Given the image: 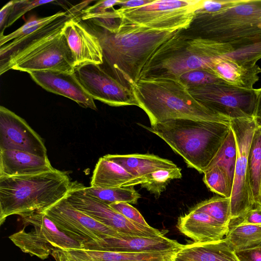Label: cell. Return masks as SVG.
Returning a JSON list of instances; mask_svg holds the SVG:
<instances>
[{
    "label": "cell",
    "instance_id": "cell-35",
    "mask_svg": "<svg viewBox=\"0 0 261 261\" xmlns=\"http://www.w3.org/2000/svg\"><path fill=\"white\" fill-rule=\"evenodd\" d=\"M179 80L188 88L223 82L212 68L199 69L186 72Z\"/></svg>",
    "mask_w": 261,
    "mask_h": 261
},
{
    "label": "cell",
    "instance_id": "cell-39",
    "mask_svg": "<svg viewBox=\"0 0 261 261\" xmlns=\"http://www.w3.org/2000/svg\"><path fill=\"white\" fill-rule=\"evenodd\" d=\"M119 0L99 1L92 6L88 7L82 11L84 15H95L106 12L114 8L119 2Z\"/></svg>",
    "mask_w": 261,
    "mask_h": 261
},
{
    "label": "cell",
    "instance_id": "cell-43",
    "mask_svg": "<svg viewBox=\"0 0 261 261\" xmlns=\"http://www.w3.org/2000/svg\"><path fill=\"white\" fill-rule=\"evenodd\" d=\"M255 92L256 103L252 117L256 124L261 125V88L255 89Z\"/></svg>",
    "mask_w": 261,
    "mask_h": 261
},
{
    "label": "cell",
    "instance_id": "cell-14",
    "mask_svg": "<svg viewBox=\"0 0 261 261\" xmlns=\"http://www.w3.org/2000/svg\"><path fill=\"white\" fill-rule=\"evenodd\" d=\"M83 185L72 182L66 198L74 208L99 222L126 236H143L146 227L133 222L109 204L85 193Z\"/></svg>",
    "mask_w": 261,
    "mask_h": 261
},
{
    "label": "cell",
    "instance_id": "cell-2",
    "mask_svg": "<svg viewBox=\"0 0 261 261\" xmlns=\"http://www.w3.org/2000/svg\"><path fill=\"white\" fill-rule=\"evenodd\" d=\"M79 19L98 38L102 50L103 63L109 69L107 72L130 90L140 80L144 66L158 49L179 31L150 29L122 19L119 31L112 33Z\"/></svg>",
    "mask_w": 261,
    "mask_h": 261
},
{
    "label": "cell",
    "instance_id": "cell-44",
    "mask_svg": "<svg viewBox=\"0 0 261 261\" xmlns=\"http://www.w3.org/2000/svg\"><path fill=\"white\" fill-rule=\"evenodd\" d=\"M51 255L56 261H73L66 257L61 250L54 251Z\"/></svg>",
    "mask_w": 261,
    "mask_h": 261
},
{
    "label": "cell",
    "instance_id": "cell-4",
    "mask_svg": "<svg viewBox=\"0 0 261 261\" xmlns=\"http://www.w3.org/2000/svg\"><path fill=\"white\" fill-rule=\"evenodd\" d=\"M232 51L228 44L178 31L164 42L144 66L140 79L174 78L192 70L212 68Z\"/></svg>",
    "mask_w": 261,
    "mask_h": 261
},
{
    "label": "cell",
    "instance_id": "cell-34",
    "mask_svg": "<svg viewBox=\"0 0 261 261\" xmlns=\"http://www.w3.org/2000/svg\"><path fill=\"white\" fill-rule=\"evenodd\" d=\"M80 19L91 22L112 33H116L119 31L122 21L117 9L114 8L98 14H82Z\"/></svg>",
    "mask_w": 261,
    "mask_h": 261
},
{
    "label": "cell",
    "instance_id": "cell-29",
    "mask_svg": "<svg viewBox=\"0 0 261 261\" xmlns=\"http://www.w3.org/2000/svg\"><path fill=\"white\" fill-rule=\"evenodd\" d=\"M83 190L87 195L99 200L108 204L115 202H127L135 204L141 197L134 187L119 188L86 187Z\"/></svg>",
    "mask_w": 261,
    "mask_h": 261
},
{
    "label": "cell",
    "instance_id": "cell-7",
    "mask_svg": "<svg viewBox=\"0 0 261 261\" xmlns=\"http://www.w3.org/2000/svg\"><path fill=\"white\" fill-rule=\"evenodd\" d=\"M73 17L68 11L45 34L0 64V74L10 69L28 73L44 70L74 72L72 53L62 33L65 22Z\"/></svg>",
    "mask_w": 261,
    "mask_h": 261
},
{
    "label": "cell",
    "instance_id": "cell-31",
    "mask_svg": "<svg viewBox=\"0 0 261 261\" xmlns=\"http://www.w3.org/2000/svg\"><path fill=\"white\" fill-rule=\"evenodd\" d=\"M181 171L178 167L156 170L145 176V181L140 185L158 198L172 180L181 178Z\"/></svg>",
    "mask_w": 261,
    "mask_h": 261
},
{
    "label": "cell",
    "instance_id": "cell-10",
    "mask_svg": "<svg viewBox=\"0 0 261 261\" xmlns=\"http://www.w3.org/2000/svg\"><path fill=\"white\" fill-rule=\"evenodd\" d=\"M188 90L205 107L230 119L253 116L255 89H242L220 82L189 87Z\"/></svg>",
    "mask_w": 261,
    "mask_h": 261
},
{
    "label": "cell",
    "instance_id": "cell-9",
    "mask_svg": "<svg viewBox=\"0 0 261 261\" xmlns=\"http://www.w3.org/2000/svg\"><path fill=\"white\" fill-rule=\"evenodd\" d=\"M202 0H154L135 8H119L125 21L155 30L180 31L187 29Z\"/></svg>",
    "mask_w": 261,
    "mask_h": 261
},
{
    "label": "cell",
    "instance_id": "cell-32",
    "mask_svg": "<svg viewBox=\"0 0 261 261\" xmlns=\"http://www.w3.org/2000/svg\"><path fill=\"white\" fill-rule=\"evenodd\" d=\"M67 13V11H60L45 17L39 18L32 17L31 19L27 21L23 25L13 32L7 35L0 36V47L10 41L19 39L32 34Z\"/></svg>",
    "mask_w": 261,
    "mask_h": 261
},
{
    "label": "cell",
    "instance_id": "cell-27",
    "mask_svg": "<svg viewBox=\"0 0 261 261\" xmlns=\"http://www.w3.org/2000/svg\"><path fill=\"white\" fill-rule=\"evenodd\" d=\"M225 239L234 251L261 247V224L229 226Z\"/></svg>",
    "mask_w": 261,
    "mask_h": 261
},
{
    "label": "cell",
    "instance_id": "cell-20",
    "mask_svg": "<svg viewBox=\"0 0 261 261\" xmlns=\"http://www.w3.org/2000/svg\"><path fill=\"white\" fill-rule=\"evenodd\" d=\"M54 168L48 157L16 150L0 149V177L36 174Z\"/></svg>",
    "mask_w": 261,
    "mask_h": 261
},
{
    "label": "cell",
    "instance_id": "cell-45",
    "mask_svg": "<svg viewBox=\"0 0 261 261\" xmlns=\"http://www.w3.org/2000/svg\"><path fill=\"white\" fill-rule=\"evenodd\" d=\"M259 195H260V206H261V184H260V187Z\"/></svg>",
    "mask_w": 261,
    "mask_h": 261
},
{
    "label": "cell",
    "instance_id": "cell-3",
    "mask_svg": "<svg viewBox=\"0 0 261 261\" xmlns=\"http://www.w3.org/2000/svg\"><path fill=\"white\" fill-rule=\"evenodd\" d=\"M132 91L151 125L178 119L230 122V118L208 109L197 101L177 79H140Z\"/></svg>",
    "mask_w": 261,
    "mask_h": 261
},
{
    "label": "cell",
    "instance_id": "cell-23",
    "mask_svg": "<svg viewBox=\"0 0 261 261\" xmlns=\"http://www.w3.org/2000/svg\"><path fill=\"white\" fill-rule=\"evenodd\" d=\"M212 69L223 82L248 90L254 89L261 73V68L257 64L244 63L226 58H222Z\"/></svg>",
    "mask_w": 261,
    "mask_h": 261
},
{
    "label": "cell",
    "instance_id": "cell-38",
    "mask_svg": "<svg viewBox=\"0 0 261 261\" xmlns=\"http://www.w3.org/2000/svg\"><path fill=\"white\" fill-rule=\"evenodd\" d=\"M241 224H261V206L256 205L239 218L231 220L229 226Z\"/></svg>",
    "mask_w": 261,
    "mask_h": 261
},
{
    "label": "cell",
    "instance_id": "cell-15",
    "mask_svg": "<svg viewBox=\"0 0 261 261\" xmlns=\"http://www.w3.org/2000/svg\"><path fill=\"white\" fill-rule=\"evenodd\" d=\"M0 149L16 150L47 157L42 138L24 119L0 107Z\"/></svg>",
    "mask_w": 261,
    "mask_h": 261
},
{
    "label": "cell",
    "instance_id": "cell-17",
    "mask_svg": "<svg viewBox=\"0 0 261 261\" xmlns=\"http://www.w3.org/2000/svg\"><path fill=\"white\" fill-rule=\"evenodd\" d=\"M182 244L165 236L146 237L123 236L91 242L82 249L114 252H157L179 250Z\"/></svg>",
    "mask_w": 261,
    "mask_h": 261
},
{
    "label": "cell",
    "instance_id": "cell-25",
    "mask_svg": "<svg viewBox=\"0 0 261 261\" xmlns=\"http://www.w3.org/2000/svg\"><path fill=\"white\" fill-rule=\"evenodd\" d=\"M103 157L122 166L138 178L163 169L176 168L171 161L152 154H107Z\"/></svg>",
    "mask_w": 261,
    "mask_h": 261
},
{
    "label": "cell",
    "instance_id": "cell-12",
    "mask_svg": "<svg viewBox=\"0 0 261 261\" xmlns=\"http://www.w3.org/2000/svg\"><path fill=\"white\" fill-rule=\"evenodd\" d=\"M44 213L69 237L82 247L110 237L126 236L73 207L66 197Z\"/></svg>",
    "mask_w": 261,
    "mask_h": 261
},
{
    "label": "cell",
    "instance_id": "cell-16",
    "mask_svg": "<svg viewBox=\"0 0 261 261\" xmlns=\"http://www.w3.org/2000/svg\"><path fill=\"white\" fill-rule=\"evenodd\" d=\"M62 33L71 50L74 69L89 64H103V53L98 38L81 23L76 16L65 22Z\"/></svg>",
    "mask_w": 261,
    "mask_h": 261
},
{
    "label": "cell",
    "instance_id": "cell-19",
    "mask_svg": "<svg viewBox=\"0 0 261 261\" xmlns=\"http://www.w3.org/2000/svg\"><path fill=\"white\" fill-rule=\"evenodd\" d=\"M177 227L194 242L200 243L221 240L229 228L228 225L218 222L207 214L192 210L178 218Z\"/></svg>",
    "mask_w": 261,
    "mask_h": 261
},
{
    "label": "cell",
    "instance_id": "cell-40",
    "mask_svg": "<svg viewBox=\"0 0 261 261\" xmlns=\"http://www.w3.org/2000/svg\"><path fill=\"white\" fill-rule=\"evenodd\" d=\"M234 252L240 261H261V247Z\"/></svg>",
    "mask_w": 261,
    "mask_h": 261
},
{
    "label": "cell",
    "instance_id": "cell-36",
    "mask_svg": "<svg viewBox=\"0 0 261 261\" xmlns=\"http://www.w3.org/2000/svg\"><path fill=\"white\" fill-rule=\"evenodd\" d=\"M54 1L43 0H15L13 1L11 13L8 20L7 28L13 24L27 12L41 5L53 3Z\"/></svg>",
    "mask_w": 261,
    "mask_h": 261
},
{
    "label": "cell",
    "instance_id": "cell-37",
    "mask_svg": "<svg viewBox=\"0 0 261 261\" xmlns=\"http://www.w3.org/2000/svg\"><path fill=\"white\" fill-rule=\"evenodd\" d=\"M109 205L131 221L144 226H149L141 213L127 202H115Z\"/></svg>",
    "mask_w": 261,
    "mask_h": 261
},
{
    "label": "cell",
    "instance_id": "cell-41",
    "mask_svg": "<svg viewBox=\"0 0 261 261\" xmlns=\"http://www.w3.org/2000/svg\"><path fill=\"white\" fill-rule=\"evenodd\" d=\"M13 1L7 3L0 11V36L4 35V31L7 28V24L10 16Z\"/></svg>",
    "mask_w": 261,
    "mask_h": 261
},
{
    "label": "cell",
    "instance_id": "cell-6",
    "mask_svg": "<svg viewBox=\"0 0 261 261\" xmlns=\"http://www.w3.org/2000/svg\"><path fill=\"white\" fill-rule=\"evenodd\" d=\"M68 175L54 168L36 174L0 177V224L8 216L44 212L65 198L71 187Z\"/></svg>",
    "mask_w": 261,
    "mask_h": 261
},
{
    "label": "cell",
    "instance_id": "cell-30",
    "mask_svg": "<svg viewBox=\"0 0 261 261\" xmlns=\"http://www.w3.org/2000/svg\"><path fill=\"white\" fill-rule=\"evenodd\" d=\"M230 202V198L214 197L199 203L191 210L206 214L218 222L229 226Z\"/></svg>",
    "mask_w": 261,
    "mask_h": 261
},
{
    "label": "cell",
    "instance_id": "cell-28",
    "mask_svg": "<svg viewBox=\"0 0 261 261\" xmlns=\"http://www.w3.org/2000/svg\"><path fill=\"white\" fill-rule=\"evenodd\" d=\"M237 156V147L236 138L231 128L222 145L206 170L214 166L220 167L225 173L229 186L232 190Z\"/></svg>",
    "mask_w": 261,
    "mask_h": 261
},
{
    "label": "cell",
    "instance_id": "cell-13",
    "mask_svg": "<svg viewBox=\"0 0 261 261\" xmlns=\"http://www.w3.org/2000/svg\"><path fill=\"white\" fill-rule=\"evenodd\" d=\"M74 74L94 100L112 107H138L132 90L121 84L99 65L89 64L78 67L74 69Z\"/></svg>",
    "mask_w": 261,
    "mask_h": 261
},
{
    "label": "cell",
    "instance_id": "cell-42",
    "mask_svg": "<svg viewBox=\"0 0 261 261\" xmlns=\"http://www.w3.org/2000/svg\"><path fill=\"white\" fill-rule=\"evenodd\" d=\"M154 0H130L120 1L117 5L120 6V8L130 9L139 7L152 2Z\"/></svg>",
    "mask_w": 261,
    "mask_h": 261
},
{
    "label": "cell",
    "instance_id": "cell-33",
    "mask_svg": "<svg viewBox=\"0 0 261 261\" xmlns=\"http://www.w3.org/2000/svg\"><path fill=\"white\" fill-rule=\"evenodd\" d=\"M203 173V181L211 191L224 197H231L232 189L225 173L220 167L213 166Z\"/></svg>",
    "mask_w": 261,
    "mask_h": 261
},
{
    "label": "cell",
    "instance_id": "cell-8",
    "mask_svg": "<svg viewBox=\"0 0 261 261\" xmlns=\"http://www.w3.org/2000/svg\"><path fill=\"white\" fill-rule=\"evenodd\" d=\"M20 216L24 224L32 228L27 230L24 227L9 238L22 252L45 259L54 251L82 248L44 213L34 211Z\"/></svg>",
    "mask_w": 261,
    "mask_h": 261
},
{
    "label": "cell",
    "instance_id": "cell-1",
    "mask_svg": "<svg viewBox=\"0 0 261 261\" xmlns=\"http://www.w3.org/2000/svg\"><path fill=\"white\" fill-rule=\"evenodd\" d=\"M181 31L230 45L232 51L226 58L257 64L261 59V0H227L213 12L198 8L188 28Z\"/></svg>",
    "mask_w": 261,
    "mask_h": 261
},
{
    "label": "cell",
    "instance_id": "cell-5",
    "mask_svg": "<svg viewBox=\"0 0 261 261\" xmlns=\"http://www.w3.org/2000/svg\"><path fill=\"white\" fill-rule=\"evenodd\" d=\"M141 126L163 140L188 167L204 173L228 135L230 123L178 119L150 127Z\"/></svg>",
    "mask_w": 261,
    "mask_h": 261
},
{
    "label": "cell",
    "instance_id": "cell-26",
    "mask_svg": "<svg viewBox=\"0 0 261 261\" xmlns=\"http://www.w3.org/2000/svg\"><path fill=\"white\" fill-rule=\"evenodd\" d=\"M248 178L254 203L255 205L260 206L259 192L261 184V125L260 124H256L250 146L248 156Z\"/></svg>",
    "mask_w": 261,
    "mask_h": 261
},
{
    "label": "cell",
    "instance_id": "cell-46",
    "mask_svg": "<svg viewBox=\"0 0 261 261\" xmlns=\"http://www.w3.org/2000/svg\"><path fill=\"white\" fill-rule=\"evenodd\" d=\"M172 261H175V259H174V260H172Z\"/></svg>",
    "mask_w": 261,
    "mask_h": 261
},
{
    "label": "cell",
    "instance_id": "cell-18",
    "mask_svg": "<svg viewBox=\"0 0 261 261\" xmlns=\"http://www.w3.org/2000/svg\"><path fill=\"white\" fill-rule=\"evenodd\" d=\"M28 73L36 83L46 91L69 98L83 108L97 110L94 99L82 86L74 72L44 70Z\"/></svg>",
    "mask_w": 261,
    "mask_h": 261
},
{
    "label": "cell",
    "instance_id": "cell-24",
    "mask_svg": "<svg viewBox=\"0 0 261 261\" xmlns=\"http://www.w3.org/2000/svg\"><path fill=\"white\" fill-rule=\"evenodd\" d=\"M144 178H138L117 163L103 156L97 162L91 180L92 187L119 188L142 184Z\"/></svg>",
    "mask_w": 261,
    "mask_h": 261
},
{
    "label": "cell",
    "instance_id": "cell-22",
    "mask_svg": "<svg viewBox=\"0 0 261 261\" xmlns=\"http://www.w3.org/2000/svg\"><path fill=\"white\" fill-rule=\"evenodd\" d=\"M175 261H240L224 238L219 241L182 245Z\"/></svg>",
    "mask_w": 261,
    "mask_h": 261
},
{
    "label": "cell",
    "instance_id": "cell-11",
    "mask_svg": "<svg viewBox=\"0 0 261 261\" xmlns=\"http://www.w3.org/2000/svg\"><path fill=\"white\" fill-rule=\"evenodd\" d=\"M230 127L235 136L237 156L230 197L231 220L254 207V203L248 178V156L256 124L253 117L231 119Z\"/></svg>",
    "mask_w": 261,
    "mask_h": 261
},
{
    "label": "cell",
    "instance_id": "cell-21",
    "mask_svg": "<svg viewBox=\"0 0 261 261\" xmlns=\"http://www.w3.org/2000/svg\"><path fill=\"white\" fill-rule=\"evenodd\" d=\"M178 250L157 252H128L81 248L62 251L66 257L73 261H172Z\"/></svg>",
    "mask_w": 261,
    "mask_h": 261
}]
</instances>
